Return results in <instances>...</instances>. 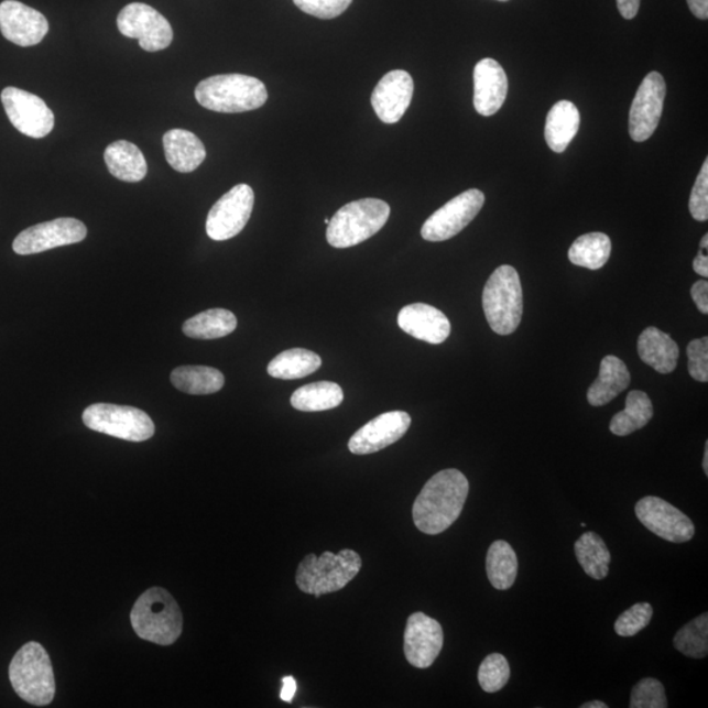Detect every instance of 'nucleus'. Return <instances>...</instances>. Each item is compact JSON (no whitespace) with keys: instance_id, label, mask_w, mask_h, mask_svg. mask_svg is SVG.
Segmentation results:
<instances>
[{"instance_id":"43","label":"nucleus","mask_w":708,"mask_h":708,"mask_svg":"<svg viewBox=\"0 0 708 708\" xmlns=\"http://www.w3.org/2000/svg\"><path fill=\"white\" fill-rule=\"evenodd\" d=\"M617 7L624 19L631 20L638 15L641 0H617Z\"/></svg>"},{"instance_id":"4","label":"nucleus","mask_w":708,"mask_h":708,"mask_svg":"<svg viewBox=\"0 0 708 708\" xmlns=\"http://www.w3.org/2000/svg\"><path fill=\"white\" fill-rule=\"evenodd\" d=\"M362 559L353 549H341L339 554H308L299 563L295 582L301 592L319 598L346 588L359 575Z\"/></svg>"},{"instance_id":"24","label":"nucleus","mask_w":708,"mask_h":708,"mask_svg":"<svg viewBox=\"0 0 708 708\" xmlns=\"http://www.w3.org/2000/svg\"><path fill=\"white\" fill-rule=\"evenodd\" d=\"M631 375L625 363L616 356L603 357L600 375L588 390V402L593 407L610 403L630 386Z\"/></svg>"},{"instance_id":"10","label":"nucleus","mask_w":708,"mask_h":708,"mask_svg":"<svg viewBox=\"0 0 708 708\" xmlns=\"http://www.w3.org/2000/svg\"><path fill=\"white\" fill-rule=\"evenodd\" d=\"M255 194L250 185L238 184L213 205L206 219V233L217 242L232 239L249 224Z\"/></svg>"},{"instance_id":"50","label":"nucleus","mask_w":708,"mask_h":708,"mask_svg":"<svg viewBox=\"0 0 708 708\" xmlns=\"http://www.w3.org/2000/svg\"><path fill=\"white\" fill-rule=\"evenodd\" d=\"M329 221H331V219H329V218H326V219H325V224H326V225H328V224H329Z\"/></svg>"},{"instance_id":"2","label":"nucleus","mask_w":708,"mask_h":708,"mask_svg":"<svg viewBox=\"0 0 708 708\" xmlns=\"http://www.w3.org/2000/svg\"><path fill=\"white\" fill-rule=\"evenodd\" d=\"M195 96L199 106L219 113L255 111L268 100L263 81L243 74L206 78L197 85Z\"/></svg>"},{"instance_id":"31","label":"nucleus","mask_w":708,"mask_h":708,"mask_svg":"<svg viewBox=\"0 0 708 708\" xmlns=\"http://www.w3.org/2000/svg\"><path fill=\"white\" fill-rule=\"evenodd\" d=\"M653 417L651 399L644 391L634 390L625 397V407L611 418L610 431L616 436L624 437L644 428Z\"/></svg>"},{"instance_id":"27","label":"nucleus","mask_w":708,"mask_h":708,"mask_svg":"<svg viewBox=\"0 0 708 708\" xmlns=\"http://www.w3.org/2000/svg\"><path fill=\"white\" fill-rule=\"evenodd\" d=\"M237 316L225 308H211L194 316L183 325V333L197 340H215L236 331Z\"/></svg>"},{"instance_id":"38","label":"nucleus","mask_w":708,"mask_h":708,"mask_svg":"<svg viewBox=\"0 0 708 708\" xmlns=\"http://www.w3.org/2000/svg\"><path fill=\"white\" fill-rule=\"evenodd\" d=\"M653 609L650 603L634 604L618 618L614 629L618 635L630 638L647 628L652 620Z\"/></svg>"},{"instance_id":"46","label":"nucleus","mask_w":708,"mask_h":708,"mask_svg":"<svg viewBox=\"0 0 708 708\" xmlns=\"http://www.w3.org/2000/svg\"><path fill=\"white\" fill-rule=\"evenodd\" d=\"M694 17L700 20L708 19V0H687Z\"/></svg>"},{"instance_id":"13","label":"nucleus","mask_w":708,"mask_h":708,"mask_svg":"<svg viewBox=\"0 0 708 708\" xmlns=\"http://www.w3.org/2000/svg\"><path fill=\"white\" fill-rule=\"evenodd\" d=\"M87 237V227L79 219L57 218L20 232L12 249L18 255H34L57 247L80 243Z\"/></svg>"},{"instance_id":"37","label":"nucleus","mask_w":708,"mask_h":708,"mask_svg":"<svg viewBox=\"0 0 708 708\" xmlns=\"http://www.w3.org/2000/svg\"><path fill=\"white\" fill-rule=\"evenodd\" d=\"M631 708H666L668 699L662 683L656 678H643L634 686L630 699Z\"/></svg>"},{"instance_id":"35","label":"nucleus","mask_w":708,"mask_h":708,"mask_svg":"<svg viewBox=\"0 0 708 708\" xmlns=\"http://www.w3.org/2000/svg\"><path fill=\"white\" fill-rule=\"evenodd\" d=\"M673 644L687 657H706L708 653V614L704 613L684 625L677 632Z\"/></svg>"},{"instance_id":"17","label":"nucleus","mask_w":708,"mask_h":708,"mask_svg":"<svg viewBox=\"0 0 708 708\" xmlns=\"http://www.w3.org/2000/svg\"><path fill=\"white\" fill-rule=\"evenodd\" d=\"M411 416L404 411L384 412L357 431L348 443L350 453L367 456L386 449L410 429Z\"/></svg>"},{"instance_id":"21","label":"nucleus","mask_w":708,"mask_h":708,"mask_svg":"<svg viewBox=\"0 0 708 708\" xmlns=\"http://www.w3.org/2000/svg\"><path fill=\"white\" fill-rule=\"evenodd\" d=\"M397 326L405 334L428 344H442L449 338L451 325L443 312L426 304H412L397 315Z\"/></svg>"},{"instance_id":"39","label":"nucleus","mask_w":708,"mask_h":708,"mask_svg":"<svg viewBox=\"0 0 708 708\" xmlns=\"http://www.w3.org/2000/svg\"><path fill=\"white\" fill-rule=\"evenodd\" d=\"M293 2L307 15L329 20L346 12L353 0H293Z\"/></svg>"},{"instance_id":"14","label":"nucleus","mask_w":708,"mask_h":708,"mask_svg":"<svg viewBox=\"0 0 708 708\" xmlns=\"http://www.w3.org/2000/svg\"><path fill=\"white\" fill-rule=\"evenodd\" d=\"M666 84L662 74L652 72L639 86L630 109L629 132L635 142L651 139L662 119Z\"/></svg>"},{"instance_id":"8","label":"nucleus","mask_w":708,"mask_h":708,"mask_svg":"<svg viewBox=\"0 0 708 708\" xmlns=\"http://www.w3.org/2000/svg\"><path fill=\"white\" fill-rule=\"evenodd\" d=\"M84 423L91 431L126 442H148L155 435V425L146 412L128 405H89L84 412Z\"/></svg>"},{"instance_id":"47","label":"nucleus","mask_w":708,"mask_h":708,"mask_svg":"<svg viewBox=\"0 0 708 708\" xmlns=\"http://www.w3.org/2000/svg\"><path fill=\"white\" fill-rule=\"evenodd\" d=\"M607 704L601 702V700H592V702H587L581 705V708H608Z\"/></svg>"},{"instance_id":"36","label":"nucleus","mask_w":708,"mask_h":708,"mask_svg":"<svg viewBox=\"0 0 708 708\" xmlns=\"http://www.w3.org/2000/svg\"><path fill=\"white\" fill-rule=\"evenodd\" d=\"M511 678V666L501 653H491L479 666V685L486 693H498Z\"/></svg>"},{"instance_id":"32","label":"nucleus","mask_w":708,"mask_h":708,"mask_svg":"<svg viewBox=\"0 0 708 708\" xmlns=\"http://www.w3.org/2000/svg\"><path fill=\"white\" fill-rule=\"evenodd\" d=\"M344 401V393L338 383L315 382L295 390L291 403L295 410L302 412L328 411L336 407Z\"/></svg>"},{"instance_id":"48","label":"nucleus","mask_w":708,"mask_h":708,"mask_svg":"<svg viewBox=\"0 0 708 708\" xmlns=\"http://www.w3.org/2000/svg\"><path fill=\"white\" fill-rule=\"evenodd\" d=\"M704 471L706 473V477H708V442H706L705 446V457H704Z\"/></svg>"},{"instance_id":"18","label":"nucleus","mask_w":708,"mask_h":708,"mask_svg":"<svg viewBox=\"0 0 708 708\" xmlns=\"http://www.w3.org/2000/svg\"><path fill=\"white\" fill-rule=\"evenodd\" d=\"M0 32L11 43L30 47L44 40L50 32V23L32 7L18 0H4L0 3Z\"/></svg>"},{"instance_id":"41","label":"nucleus","mask_w":708,"mask_h":708,"mask_svg":"<svg viewBox=\"0 0 708 708\" xmlns=\"http://www.w3.org/2000/svg\"><path fill=\"white\" fill-rule=\"evenodd\" d=\"M687 368L694 380L706 383L708 381V338L690 341L687 346Z\"/></svg>"},{"instance_id":"25","label":"nucleus","mask_w":708,"mask_h":708,"mask_svg":"<svg viewBox=\"0 0 708 708\" xmlns=\"http://www.w3.org/2000/svg\"><path fill=\"white\" fill-rule=\"evenodd\" d=\"M580 128L579 109L568 100L556 102L548 112L545 127V139L554 153H565Z\"/></svg>"},{"instance_id":"1","label":"nucleus","mask_w":708,"mask_h":708,"mask_svg":"<svg viewBox=\"0 0 708 708\" xmlns=\"http://www.w3.org/2000/svg\"><path fill=\"white\" fill-rule=\"evenodd\" d=\"M469 491V480L456 469L433 476L412 508V518L418 531L428 535L448 531L462 513Z\"/></svg>"},{"instance_id":"33","label":"nucleus","mask_w":708,"mask_h":708,"mask_svg":"<svg viewBox=\"0 0 708 708\" xmlns=\"http://www.w3.org/2000/svg\"><path fill=\"white\" fill-rule=\"evenodd\" d=\"M611 255V240L603 232H590L577 238L570 246V263L590 271L601 270Z\"/></svg>"},{"instance_id":"26","label":"nucleus","mask_w":708,"mask_h":708,"mask_svg":"<svg viewBox=\"0 0 708 708\" xmlns=\"http://www.w3.org/2000/svg\"><path fill=\"white\" fill-rule=\"evenodd\" d=\"M105 161L108 171L121 182L139 183L146 177V160L139 146L132 142L117 141L109 144Z\"/></svg>"},{"instance_id":"15","label":"nucleus","mask_w":708,"mask_h":708,"mask_svg":"<svg viewBox=\"0 0 708 708\" xmlns=\"http://www.w3.org/2000/svg\"><path fill=\"white\" fill-rule=\"evenodd\" d=\"M635 513L651 533L665 541L685 543L696 534L693 521L663 499L647 497L638 501Z\"/></svg>"},{"instance_id":"44","label":"nucleus","mask_w":708,"mask_h":708,"mask_svg":"<svg viewBox=\"0 0 708 708\" xmlns=\"http://www.w3.org/2000/svg\"><path fill=\"white\" fill-rule=\"evenodd\" d=\"M295 693H297V680L292 676H286L283 678V689H281L280 698L284 702H292L294 699Z\"/></svg>"},{"instance_id":"42","label":"nucleus","mask_w":708,"mask_h":708,"mask_svg":"<svg viewBox=\"0 0 708 708\" xmlns=\"http://www.w3.org/2000/svg\"><path fill=\"white\" fill-rule=\"evenodd\" d=\"M691 298L696 302L698 311L708 314V283L706 280L697 281L691 287Z\"/></svg>"},{"instance_id":"49","label":"nucleus","mask_w":708,"mask_h":708,"mask_svg":"<svg viewBox=\"0 0 708 708\" xmlns=\"http://www.w3.org/2000/svg\"><path fill=\"white\" fill-rule=\"evenodd\" d=\"M700 249H706V250H708V236H707V233H706V236L702 238V240H700Z\"/></svg>"},{"instance_id":"16","label":"nucleus","mask_w":708,"mask_h":708,"mask_svg":"<svg viewBox=\"0 0 708 708\" xmlns=\"http://www.w3.org/2000/svg\"><path fill=\"white\" fill-rule=\"evenodd\" d=\"M443 647L442 624L421 611L410 616L404 631V655L412 666L418 669L429 668Z\"/></svg>"},{"instance_id":"20","label":"nucleus","mask_w":708,"mask_h":708,"mask_svg":"<svg viewBox=\"0 0 708 708\" xmlns=\"http://www.w3.org/2000/svg\"><path fill=\"white\" fill-rule=\"evenodd\" d=\"M508 78L498 61L484 58L473 68V107L479 115H497L504 106Z\"/></svg>"},{"instance_id":"3","label":"nucleus","mask_w":708,"mask_h":708,"mask_svg":"<svg viewBox=\"0 0 708 708\" xmlns=\"http://www.w3.org/2000/svg\"><path fill=\"white\" fill-rule=\"evenodd\" d=\"M135 634L143 641L174 644L183 632V614L166 589L154 587L144 592L130 613Z\"/></svg>"},{"instance_id":"9","label":"nucleus","mask_w":708,"mask_h":708,"mask_svg":"<svg viewBox=\"0 0 708 708\" xmlns=\"http://www.w3.org/2000/svg\"><path fill=\"white\" fill-rule=\"evenodd\" d=\"M117 26L123 36L139 40L142 50L151 53L167 50L174 40L168 20L144 3H130L122 9Z\"/></svg>"},{"instance_id":"29","label":"nucleus","mask_w":708,"mask_h":708,"mask_svg":"<svg viewBox=\"0 0 708 708\" xmlns=\"http://www.w3.org/2000/svg\"><path fill=\"white\" fill-rule=\"evenodd\" d=\"M486 569L488 580L494 589L508 590L513 587L519 573V560L510 543H492L488 548Z\"/></svg>"},{"instance_id":"51","label":"nucleus","mask_w":708,"mask_h":708,"mask_svg":"<svg viewBox=\"0 0 708 708\" xmlns=\"http://www.w3.org/2000/svg\"><path fill=\"white\" fill-rule=\"evenodd\" d=\"M499 2H508V0H499Z\"/></svg>"},{"instance_id":"6","label":"nucleus","mask_w":708,"mask_h":708,"mask_svg":"<svg viewBox=\"0 0 708 708\" xmlns=\"http://www.w3.org/2000/svg\"><path fill=\"white\" fill-rule=\"evenodd\" d=\"M390 206L378 198H362L344 205L327 225V242L349 249L374 237L390 217Z\"/></svg>"},{"instance_id":"12","label":"nucleus","mask_w":708,"mask_h":708,"mask_svg":"<svg viewBox=\"0 0 708 708\" xmlns=\"http://www.w3.org/2000/svg\"><path fill=\"white\" fill-rule=\"evenodd\" d=\"M2 102L7 117L20 133L36 140L52 133L56 119L39 96L7 87L2 91Z\"/></svg>"},{"instance_id":"23","label":"nucleus","mask_w":708,"mask_h":708,"mask_svg":"<svg viewBox=\"0 0 708 708\" xmlns=\"http://www.w3.org/2000/svg\"><path fill=\"white\" fill-rule=\"evenodd\" d=\"M638 353L644 363L660 374L675 371L679 359L677 342L656 327H649L639 336Z\"/></svg>"},{"instance_id":"34","label":"nucleus","mask_w":708,"mask_h":708,"mask_svg":"<svg viewBox=\"0 0 708 708\" xmlns=\"http://www.w3.org/2000/svg\"><path fill=\"white\" fill-rule=\"evenodd\" d=\"M576 558L584 573L595 580H603L609 575L611 556L607 543L600 535L589 532L575 543Z\"/></svg>"},{"instance_id":"28","label":"nucleus","mask_w":708,"mask_h":708,"mask_svg":"<svg viewBox=\"0 0 708 708\" xmlns=\"http://www.w3.org/2000/svg\"><path fill=\"white\" fill-rule=\"evenodd\" d=\"M171 382L185 394L210 395L222 390L225 375L215 368L181 367L172 371Z\"/></svg>"},{"instance_id":"19","label":"nucleus","mask_w":708,"mask_h":708,"mask_svg":"<svg viewBox=\"0 0 708 708\" xmlns=\"http://www.w3.org/2000/svg\"><path fill=\"white\" fill-rule=\"evenodd\" d=\"M414 96V79L404 70L384 75L371 95V106L384 123L401 121Z\"/></svg>"},{"instance_id":"45","label":"nucleus","mask_w":708,"mask_h":708,"mask_svg":"<svg viewBox=\"0 0 708 708\" xmlns=\"http://www.w3.org/2000/svg\"><path fill=\"white\" fill-rule=\"evenodd\" d=\"M693 268L700 277H708V257L706 249L699 250L696 260H694Z\"/></svg>"},{"instance_id":"7","label":"nucleus","mask_w":708,"mask_h":708,"mask_svg":"<svg viewBox=\"0 0 708 708\" xmlns=\"http://www.w3.org/2000/svg\"><path fill=\"white\" fill-rule=\"evenodd\" d=\"M483 311L494 334L507 336L519 328L524 313V293L513 266L501 265L488 279L483 291Z\"/></svg>"},{"instance_id":"11","label":"nucleus","mask_w":708,"mask_h":708,"mask_svg":"<svg viewBox=\"0 0 708 708\" xmlns=\"http://www.w3.org/2000/svg\"><path fill=\"white\" fill-rule=\"evenodd\" d=\"M484 201V194L479 189H469L454 197L426 219L422 237L428 242H445L458 236L476 219Z\"/></svg>"},{"instance_id":"22","label":"nucleus","mask_w":708,"mask_h":708,"mask_svg":"<svg viewBox=\"0 0 708 708\" xmlns=\"http://www.w3.org/2000/svg\"><path fill=\"white\" fill-rule=\"evenodd\" d=\"M163 148L170 166L182 174L197 170L206 157L204 143L188 130H170L163 137Z\"/></svg>"},{"instance_id":"5","label":"nucleus","mask_w":708,"mask_h":708,"mask_svg":"<svg viewBox=\"0 0 708 708\" xmlns=\"http://www.w3.org/2000/svg\"><path fill=\"white\" fill-rule=\"evenodd\" d=\"M9 676L13 690L26 704L47 706L56 696V678L50 655L37 642L18 651L10 664Z\"/></svg>"},{"instance_id":"30","label":"nucleus","mask_w":708,"mask_h":708,"mask_svg":"<svg viewBox=\"0 0 708 708\" xmlns=\"http://www.w3.org/2000/svg\"><path fill=\"white\" fill-rule=\"evenodd\" d=\"M322 367L318 355L304 348L287 349L268 366V374L279 380H299L315 373Z\"/></svg>"},{"instance_id":"40","label":"nucleus","mask_w":708,"mask_h":708,"mask_svg":"<svg viewBox=\"0 0 708 708\" xmlns=\"http://www.w3.org/2000/svg\"><path fill=\"white\" fill-rule=\"evenodd\" d=\"M690 215L699 222L708 219V161L706 160L700 168L696 184H694L690 201Z\"/></svg>"}]
</instances>
